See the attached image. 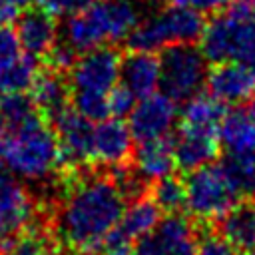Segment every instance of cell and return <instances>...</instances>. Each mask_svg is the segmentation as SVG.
<instances>
[{"mask_svg":"<svg viewBox=\"0 0 255 255\" xmlns=\"http://www.w3.org/2000/svg\"><path fill=\"white\" fill-rule=\"evenodd\" d=\"M219 143L233 153H255V106L239 104L225 112L217 128Z\"/></svg>","mask_w":255,"mask_h":255,"instance_id":"cell-17","label":"cell"},{"mask_svg":"<svg viewBox=\"0 0 255 255\" xmlns=\"http://www.w3.org/2000/svg\"><path fill=\"white\" fill-rule=\"evenodd\" d=\"M36 215V203L22 179L0 163V249H6Z\"/></svg>","mask_w":255,"mask_h":255,"instance_id":"cell-8","label":"cell"},{"mask_svg":"<svg viewBox=\"0 0 255 255\" xmlns=\"http://www.w3.org/2000/svg\"><path fill=\"white\" fill-rule=\"evenodd\" d=\"M20 16V8L6 2V0H0V28H8L10 24H14Z\"/></svg>","mask_w":255,"mask_h":255,"instance_id":"cell-36","label":"cell"},{"mask_svg":"<svg viewBox=\"0 0 255 255\" xmlns=\"http://www.w3.org/2000/svg\"><path fill=\"white\" fill-rule=\"evenodd\" d=\"M179 112L175 106V100H171L165 94H149L135 102L133 110L129 112L128 128L131 131V137L139 141L159 139L167 137L171 131Z\"/></svg>","mask_w":255,"mask_h":255,"instance_id":"cell-10","label":"cell"},{"mask_svg":"<svg viewBox=\"0 0 255 255\" xmlns=\"http://www.w3.org/2000/svg\"><path fill=\"white\" fill-rule=\"evenodd\" d=\"M102 255H135V249L131 247V239L116 231L102 247Z\"/></svg>","mask_w":255,"mask_h":255,"instance_id":"cell-34","label":"cell"},{"mask_svg":"<svg viewBox=\"0 0 255 255\" xmlns=\"http://www.w3.org/2000/svg\"><path fill=\"white\" fill-rule=\"evenodd\" d=\"M22 56H24V50L20 48L14 30L10 26L0 28V88L6 80V76L10 74V70L16 66V62Z\"/></svg>","mask_w":255,"mask_h":255,"instance_id":"cell-28","label":"cell"},{"mask_svg":"<svg viewBox=\"0 0 255 255\" xmlns=\"http://www.w3.org/2000/svg\"><path fill=\"white\" fill-rule=\"evenodd\" d=\"M155 203L159 205L161 211L167 213H177L181 207H185V185L181 179L173 175H165L157 179L153 185V195Z\"/></svg>","mask_w":255,"mask_h":255,"instance_id":"cell-25","label":"cell"},{"mask_svg":"<svg viewBox=\"0 0 255 255\" xmlns=\"http://www.w3.org/2000/svg\"><path fill=\"white\" fill-rule=\"evenodd\" d=\"M122 84L139 100L159 88V58L153 52L131 50L120 66Z\"/></svg>","mask_w":255,"mask_h":255,"instance_id":"cell-18","label":"cell"},{"mask_svg":"<svg viewBox=\"0 0 255 255\" xmlns=\"http://www.w3.org/2000/svg\"><path fill=\"white\" fill-rule=\"evenodd\" d=\"M120 66L122 56L110 46L82 52V56L76 58L74 66L70 68V88L72 92L108 96V92L120 80Z\"/></svg>","mask_w":255,"mask_h":255,"instance_id":"cell-9","label":"cell"},{"mask_svg":"<svg viewBox=\"0 0 255 255\" xmlns=\"http://www.w3.org/2000/svg\"><path fill=\"white\" fill-rule=\"evenodd\" d=\"M0 163L22 181H50L62 165L54 128L40 114L18 124H0Z\"/></svg>","mask_w":255,"mask_h":255,"instance_id":"cell-2","label":"cell"},{"mask_svg":"<svg viewBox=\"0 0 255 255\" xmlns=\"http://www.w3.org/2000/svg\"><path fill=\"white\" fill-rule=\"evenodd\" d=\"M195 255H239V253L221 235H209L197 243Z\"/></svg>","mask_w":255,"mask_h":255,"instance_id":"cell-33","label":"cell"},{"mask_svg":"<svg viewBox=\"0 0 255 255\" xmlns=\"http://www.w3.org/2000/svg\"><path fill=\"white\" fill-rule=\"evenodd\" d=\"M133 157H135V171L145 181L147 179L157 181L165 175H171V171L175 167L173 147L167 137L139 141Z\"/></svg>","mask_w":255,"mask_h":255,"instance_id":"cell-20","label":"cell"},{"mask_svg":"<svg viewBox=\"0 0 255 255\" xmlns=\"http://www.w3.org/2000/svg\"><path fill=\"white\" fill-rule=\"evenodd\" d=\"M28 90H30V100L34 108H38L48 118H54L58 112H62L70 96V86L66 84L64 76L50 68L44 72H38Z\"/></svg>","mask_w":255,"mask_h":255,"instance_id":"cell-19","label":"cell"},{"mask_svg":"<svg viewBox=\"0 0 255 255\" xmlns=\"http://www.w3.org/2000/svg\"><path fill=\"white\" fill-rule=\"evenodd\" d=\"M44 60H46V66H48L50 70L64 74V72H70V68L74 66V62H76V52H74L66 42H64V44L56 42V44L48 50V54L44 56Z\"/></svg>","mask_w":255,"mask_h":255,"instance_id":"cell-32","label":"cell"},{"mask_svg":"<svg viewBox=\"0 0 255 255\" xmlns=\"http://www.w3.org/2000/svg\"><path fill=\"white\" fill-rule=\"evenodd\" d=\"M32 114H36V108L26 92L0 94V124H18Z\"/></svg>","mask_w":255,"mask_h":255,"instance_id":"cell-26","label":"cell"},{"mask_svg":"<svg viewBox=\"0 0 255 255\" xmlns=\"http://www.w3.org/2000/svg\"><path fill=\"white\" fill-rule=\"evenodd\" d=\"M161 221V209L153 197L137 195L131 199L128 207H124L118 231L124 233L128 239H141L151 233L157 223Z\"/></svg>","mask_w":255,"mask_h":255,"instance_id":"cell-22","label":"cell"},{"mask_svg":"<svg viewBox=\"0 0 255 255\" xmlns=\"http://www.w3.org/2000/svg\"><path fill=\"white\" fill-rule=\"evenodd\" d=\"M175 165L191 171L201 165L211 163L219 153V135L217 129L187 128L181 126L177 135L171 139Z\"/></svg>","mask_w":255,"mask_h":255,"instance_id":"cell-15","label":"cell"},{"mask_svg":"<svg viewBox=\"0 0 255 255\" xmlns=\"http://www.w3.org/2000/svg\"><path fill=\"white\" fill-rule=\"evenodd\" d=\"M14 34L26 54L34 58H44L48 50L58 42V24L56 18L42 8L28 10L18 16Z\"/></svg>","mask_w":255,"mask_h":255,"instance_id":"cell-16","label":"cell"},{"mask_svg":"<svg viewBox=\"0 0 255 255\" xmlns=\"http://www.w3.org/2000/svg\"><path fill=\"white\" fill-rule=\"evenodd\" d=\"M249 255H255V249H253V251H249Z\"/></svg>","mask_w":255,"mask_h":255,"instance_id":"cell-39","label":"cell"},{"mask_svg":"<svg viewBox=\"0 0 255 255\" xmlns=\"http://www.w3.org/2000/svg\"><path fill=\"white\" fill-rule=\"evenodd\" d=\"M124 207L126 195L114 177L90 175L78 179L56 209V239L74 255H98L118 231Z\"/></svg>","mask_w":255,"mask_h":255,"instance_id":"cell-1","label":"cell"},{"mask_svg":"<svg viewBox=\"0 0 255 255\" xmlns=\"http://www.w3.org/2000/svg\"><path fill=\"white\" fill-rule=\"evenodd\" d=\"M54 131L60 143L62 165L80 167L92 161V133L94 126L74 108H64L54 118Z\"/></svg>","mask_w":255,"mask_h":255,"instance_id":"cell-12","label":"cell"},{"mask_svg":"<svg viewBox=\"0 0 255 255\" xmlns=\"http://www.w3.org/2000/svg\"><path fill=\"white\" fill-rule=\"evenodd\" d=\"M175 2L181 4V6H187V8L195 10V12H199L203 16V14H217V12H221L223 8L229 6L231 0H175Z\"/></svg>","mask_w":255,"mask_h":255,"instance_id":"cell-35","label":"cell"},{"mask_svg":"<svg viewBox=\"0 0 255 255\" xmlns=\"http://www.w3.org/2000/svg\"><path fill=\"white\" fill-rule=\"evenodd\" d=\"M199 50L213 64L241 62L255 68V0L229 2L227 12L203 26Z\"/></svg>","mask_w":255,"mask_h":255,"instance_id":"cell-4","label":"cell"},{"mask_svg":"<svg viewBox=\"0 0 255 255\" xmlns=\"http://www.w3.org/2000/svg\"><path fill=\"white\" fill-rule=\"evenodd\" d=\"M139 22L133 0H94L82 12L66 18L64 40L74 52H88L128 40Z\"/></svg>","mask_w":255,"mask_h":255,"instance_id":"cell-3","label":"cell"},{"mask_svg":"<svg viewBox=\"0 0 255 255\" xmlns=\"http://www.w3.org/2000/svg\"><path fill=\"white\" fill-rule=\"evenodd\" d=\"M185 185V207L199 221H219L237 205V193L227 181L221 165H201L191 169Z\"/></svg>","mask_w":255,"mask_h":255,"instance_id":"cell-7","label":"cell"},{"mask_svg":"<svg viewBox=\"0 0 255 255\" xmlns=\"http://www.w3.org/2000/svg\"><path fill=\"white\" fill-rule=\"evenodd\" d=\"M38 6L54 18H70L84 8H88L94 0H36Z\"/></svg>","mask_w":255,"mask_h":255,"instance_id":"cell-31","label":"cell"},{"mask_svg":"<svg viewBox=\"0 0 255 255\" xmlns=\"http://www.w3.org/2000/svg\"><path fill=\"white\" fill-rule=\"evenodd\" d=\"M149 2H155V4H159V2H167V0H149Z\"/></svg>","mask_w":255,"mask_h":255,"instance_id":"cell-38","label":"cell"},{"mask_svg":"<svg viewBox=\"0 0 255 255\" xmlns=\"http://www.w3.org/2000/svg\"><path fill=\"white\" fill-rule=\"evenodd\" d=\"M72 108L82 114L90 122H102L110 118L108 108V96L104 94H92V92H74L72 96Z\"/></svg>","mask_w":255,"mask_h":255,"instance_id":"cell-27","label":"cell"},{"mask_svg":"<svg viewBox=\"0 0 255 255\" xmlns=\"http://www.w3.org/2000/svg\"><path fill=\"white\" fill-rule=\"evenodd\" d=\"M219 165L237 197H255V153L229 151Z\"/></svg>","mask_w":255,"mask_h":255,"instance_id":"cell-24","label":"cell"},{"mask_svg":"<svg viewBox=\"0 0 255 255\" xmlns=\"http://www.w3.org/2000/svg\"><path fill=\"white\" fill-rule=\"evenodd\" d=\"M131 131L122 118H106L94 126L92 133V161L120 167L131 153Z\"/></svg>","mask_w":255,"mask_h":255,"instance_id":"cell-14","label":"cell"},{"mask_svg":"<svg viewBox=\"0 0 255 255\" xmlns=\"http://www.w3.org/2000/svg\"><path fill=\"white\" fill-rule=\"evenodd\" d=\"M4 255H50L46 241L40 235H20L8 247Z\"/></svg>","mask_w":255,"mask_h":255,"instance_id":"cell-30","label":"cell"},{"mask_svg":"<svg viewBox=\"0 0 255 255\" xmlns=\"http://www.w3.org/2000/svg\"><path fill=\"white\" fill-rule=\"evenodd\" d=\"M207 78V58L193 44H171L159 56V88L175 102L201 92Z\"/></svg>","mask_w":255,"mask_h":255,"instance_id":"cell-6","label":"cell"},{"mask_svg":"<svg viewBox=\"0 0 255 255\" xmlns=\"http://www.w3.org/2000/svg\"><path fill=\"white\" fill-rule=\"evenodd\" d=\"M219 223H221L219 235L237 251L249 253L255 249V205L253 203H237L219 219Z\"/></svg>","mask_w":255,"mask_h":255,"instance_id":"cell-21","label":"cell"},{"mask_svg":"<svg viewBox=\"0 0 255 255\" xmlns=\"http://www.w3.org/2000/svg\"><path fill=\"white\" fill-rule=\"evenodd\" d=\"M195 227L189 219L169 213L145 237L137 239L135 255H195Z\"/></svg>","mask_w":255,"mask_h":255,"instance_id":"cell-11","label":"cell"},{"mask_svg":"<svg viewBox=\"0 0 255 255\" xmlns=\"http://www.w3.org/2000/svg\"><path fill=\"white\" fill-rule=\"evenodd\" d=\"M6 2H10V4H14V6H18V8H24V6L32 4L34 0H6Z\"/></svg>","mask_w":255,"mask_h":255,"instance_id":"cell-37","label":"cell"},{"mask_svg":"<svg viewBox=\"0 0 255 255\" xmlns=\"http://www.w3.org/2000/svg\"><path fill=\"white\" fill-rule=\"evenodd\" d=\"M225 104L213 98L209 92H197L185 100L181 108V126L187 128H203V129H217L219 122L225 114Z\"/></svg>","mask_w":255,"mask_h":255,"instance_id":"cell-23","label":"cell"},{"mask_svg":"<svg viewBox=\"0 0 255 255\" xmlns=\"http://www.w3.org/2000/svg\"><path fill=\"white\" fill-rule=\"evenodd\" d=\"M135 102H137V98L124 84H116L108 92V108H110V116H114V118L129 116Z\"/></svg>","mask_w":255,"mask_h":255,"instance_id":"cell-29","label":"cell"},{"mask_svg":"<svg viewBox=\"0 0 255 255\" xmlns=\"http://www.w3.org/2000/svg\"><path fill=\"white\" fill-rule=\"evenodd\" d=\"M203 26L205 22L199 12L175 4L139 20L128 36V46L131 50L155 52L171 44H193L199 40Z\"/></svg>","mask_w":255,"mask_h":255,"instance_id":"cell-5","label":"cell"},{"mask_svg":"<svg viewBox=\"0 0 255 255\" xmlns=\"http://www.w3.org/2000/svg\"><path fill=\"white\" fill-rule=\"evenodd\" d=\"M207 88L221 104H247L255 98V68L241 62H217L207 70Z\"/></svg>","mask_w":255,"mask_h":255,"instance_id":"cell-13","label":"cell"}]
</instances>
